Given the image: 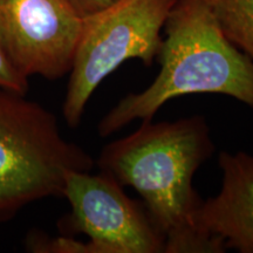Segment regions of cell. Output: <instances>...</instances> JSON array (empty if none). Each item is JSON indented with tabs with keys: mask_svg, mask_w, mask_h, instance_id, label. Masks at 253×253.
<instances>
[{
	"mask_svg": "<svg viewBox=\"0 0 253 253\" xmlns=\"http://www.w3.org/2000/svg\"><path fill=\"white\" fill-rule=\"evenodd\" d=\"M213 153L208 120L192 115L176 121L144 120L130 135L104 145L95 163L140 195L166 238L164 253H223L224 246L203 235L196 223L203 199L194 178Z\"/></svg>",
	"mask_w": 253,
	"mask_h": 253,
	"instance_id": "cell-1",
	"label": "cell"
},
{
	"mask_svg": "<svg viewBox=\"0 0 253 253\" xmlns=\"http://www.w3.org/2000/svg\"><path fill=\"white\" fill-rule=\"evenodd\" d=\"M164 33L156 78L101 119L100 137L153 120L167 102L191 94L225 95L253 108V61L227 39L204 0H177Z\"/></svg>",
	"mask_w": 253,
	"mask_h": 253,
	"instance_id": "cell-2",
	"label": "cell"
},
{
	"mask_svg": "<svg viewBox=\"0 0 253 253\" xmlns=\"http://www.w3.org/2000/svg\"><path fill=\"white\" fill-rule=\"evenodd\" d=\"M94 164L63 137L50 110L0 87V223L40 199L62 197L68 173L90 171Z\"/></svg>",
	"mask_w": 253,
	"mask_h": 253,
	"instance_id": "cell-3",
	"label": "cell"
},
{
	"mask_svg": "<svg viewBox=\"0 0 253 253\" xmlns=\"http://www.w3.org/2000/svg\"><path fill=\"white\" fill-rule=\"evenodd\" d=\"M177 0H116L82 17L81 33L62 104L71 128L80 125L91 95L122 63L156 61L162 31Z\"/></svg>",
	"mask_w": 253,
	"mask_h": 253,
	"instance_id": "cell-4",
	"label": "cell"
},
{
	"mask_svg": "<svg viewBox=\"0 0 253 253\" xmlns=\"http://www.w3.org/2000/svg\"><path fill=\"white\" fill-rule=\"evenodd\" d=\"M107 172L71 171L62 197L71 213L61 223L68 232L82 233L95 253H164L166 238L142 201H135Z\"/></svg>",
	"mask_w": 253,
	"mask_h": 253,
	"instance_id": "cell-5",
	"label": "cell"
},
{
	"mask_svg": "<svg viewBox=\"0 0 253 253\" xmlns=\"http://www.w3.org/2000/svg\"><path fill=\"white\" fill-rule=\"evenodd\" d=\"M81 27L82 15L68 0H0V43L28 79L68 75Z\"/></svg>",
	"mask_w": 253,
	"mask_h": 253,
	"instance_id": "cell-6",
	"label": "cell"
},
{
	"mask_svg": "<svg viewBox=\"0 0 253 253\" xmlns=\"http://www.w3.org/2000/svg\"><path fill=\"white\" fill-rule=\"evenodd\" d=\"M218 166L220 190L202 202L198 230L225 250L253 253V154L220 151Z\"/></svg>",
	"mask_w": 253,
	"mask_h": 253,
	"instance_id": "cell-7",
	"label": "cell"
},
{
	"mask_svg": "<svg viewBox=\"0 0 253 253\" xmlns=\"http://www.w3.org/2000/svg\"><path fill=\"white\" fill-rule=\"evenodd\" d=\"M233 45L253 61V0H204Z\"/></svg>",
	"mask_w": 253,
	"mask_h": 253,
	"instance_id": "cell-8",
	"label": "cell"
},
{
	"mask_svg": "<svg viewBox=\"0 0 253 253\" xmlns=\"http://www.w3.org/2000/svg\"><path fill=\"white\" fill-rule=\"evenodd\" d=\"M27 249L33 252L45 253H95V249L89 240L82 242L71 237L45 238L40 235L31 236L27 239Z\"/></svg>",
	"mask_w": 253,
	"mask_h": 253,
	"instance_id": "cell-9",
	"label": "cell"
},
{
	"mask_svg": "<svg viewBox=\"0 0 253 253\" xmlns=\"http://www.w3.org/2000/svg\"><path fill=\"white\" fill-rule=\"evenodd\" d=\"M0 87L6 89L27 94L30 88L28 78L21 74L6 54L5 49L0 43Z\"/></svg>",
	"mask_w": 253,
	"mask_h": 253,
	"instance_id": "cell-10",
	"label": "cell"
},
{
	"mask_svg": "<svg viewBox=\"0 0 253 253\" xmlns=\"http://www.w3.org/2000/svg\"><path fill=\"white\" fill-rule=\"evenodd\" d=\"M68 1L74 6L82 17H84V15L95 13V12L107 7L115 2L116 0H68Z\"/></svg>",
	"mask_w": 253,
	"mask_h": 253,
	"instance_id": "cell-11",
	"label": "cell"
}]
</instances>
